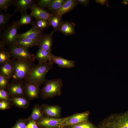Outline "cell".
I'll list each match as a JSON object with an SVG mask.
<instances>
[{
    "instance_id": "cell-40",
    "label": "cell",
    "mask_w": 128,
    "mask_h": 128,
    "mask_svg": "<svg viewBox=\"0 0 128 128\" xmlns=\"http://www.w3.org/2000/svg\"><path fill=\"white\" fill-rule=\"evenodd\" d=\"M122 3L123 4L128 5V0H123L122 2Z\"/></svg>"
},
{
    "instance_id": "cell-11",
    "label": "cell",
    "mask_w": 128,
    "mask_h": 128,
    "mask_svg": "<svg viewBox=\"0 0 128 128\" xmlns=\"http://www.w3.org/2000/svg\"><path fill=\"white\" fill-rule=\"evenodd\" d=\"M39 86L33 82L25 81L24 85L25 94L31 99L37 98L40 92Z\"/></svg>"
},
{
    "instance_id": "cell-20",
    "label": "cell",
    "mask_w": 128,
    "mask_h": 128,
    "mask_svg": "<svg viewBox=\"0 0 128 128\" xmlns=\"http://www.w3.org/2000/svg\"><path fill=\"white\" fill-rule=\"evenodd\" d=\"M43 112L50 117L56 118L60 115L61 111L57 106L46 105L44 107Z\"/></svg>"
},
{
    "instance_id": "cell-25",
    "label": "cell",
    "mask_w": 128,
    "mask_h": 128,
    "mask_svg": "<svg viewBox=\"0 0 128 128\" xmlns=\"http://www.w3.org/2000/svg\"><path fill=\"white\" fill-rule=\"evenodd\" d=\"M33 18L30 14L27 13L22 14L20 19L17 21L18 23L20 26L28 24L32 25L34 23L32 20Z\"/></svg>"
},
{
    "instance_id": "cell-34",
    "label": "cell",
    "mask_w": 128,
    "mask_h": 128,
    "mask_svg": "<svg viewBox=\"0 0 128 128\" xmlns=\"http://www.w3.org/2000/svg\"><path fill=\"white\" fill-rule=\"evenodd\" d=\"M9 93L5 89H0V99L3 100H7L8 98Z\"/></svg>"
},
{
    "instance_id": "cell-1",
    "label": "cell",
    "mask_w": 128,
    "mask_h": 128,
    "mask_svg": "<svg viewBox=\"0 0 128 128\" xmlns=\"http://www.w3.org/2000/svg\"><path fill=\"white\" fill-rule=\"evenodd\" d=\"M53 64L51 61L38 63L31 70L25 81L33 82L40 86L45 82L46 75L52 68Z\"/></svg>"
},
{
    "instance_id": "cell-16",
    "label": "cell",
    "mask_w": 128,
    "mask_h": 128,
    "mask_svg": "<svg viewBox=\"0 0 128 128\" xmlns=\"http://www.w3.org/2000/svg\"><path fill=\"white\" fill-rule=\"evenodd\" d=\"M77 5L76 0H66L59 10L53 13L62 18L63 15L71 11Z\"/></svg>"
},
{
    "instance_id": "cell-37",
    "label": "cell",
    "mask_w": 128,
    "mask_h": 128,
    "mask_svg": "<svg viewBox=\"0 0 128 128\" xmlns=\"http://www.w3.org/2000/svg\"><path fill=\"white\" fill-rule=\"evenodd\" d=\"M26 125L23 121L18 122L13 127V128H26Z\"/></svg>"
},
{
    "instance_id": "cell-27",
    "label": "cell",
    "mask_w": 128,
    "mask_h": 128,
    "mask_svg": "<svg viewBox=\"0 0 128 128\" xmlns=\"http://www.w3.org/2000/svg\"><path fill=\"white\" fill-rule=\"evenodd\" d=\"M42 114L41 108L39 106H34L31 116V120L36 121L40 119L42 117Z\"/></svg>"
},
{
    "instance_id": "cell-24",
    "label": "cell",
    "mask_w": 128,
    "mask_h": 128,
    "mask_svg": "<svg viewBox=\"0 0 128 128\" xmlns=\"http://www.w3.org/2000/svg\"><path fill=\"white\" fill-rule=\"evenodd\" d=\"M15 13L10 14L9 13L0 12V31L4 29L9 21Z\"/></svg>"
},
{
    "instance_id": "cell-32",
    "label": "cell",
    "mask_w": 128,
    "mask_h": 128,
    "mask_svg": "<svg viewBox=\"0 0 128 128\" xmlns=\"http://www.w3.org/2000/svg\"><path fill=\"white\" fill-rule=\"evenodd\" d=\"M9 79L6 76L0 74V89H5L9 84Z\"/></svg>"
},
{
    "instance_id": "cell-26",
    "label": "cell",
    "mask_w": 128,
    "mask_h": 128,
    "mask_svg": "<svg viewBox=\"0 0 128 128\" xmlns=\"http://www.w3.org/2000/svg\"><path fill=\"white\" fill-rule=\"evenodd\" d=\"M66 0H52L51 3L47 8L54 13L59 10Z\"/></svg>"
},
{
    "instance_id": "cell-35",
    "label": "cell",
    "mask_w": 128,
    "mask_h": 128,
    "mask_svg": "<svg viewBox=\"0 0 128 128\" xmlns=\"http://www.w3.org/2000/svg\"><path fill=\"white\" fill-rule=\"evenodd\" d=\"M26 128H38L36 121L31 120L26 125Z\"/></svg>"
},
{
    "instance_id": "cell-33",
    "label": "cell",
    "mask_w": 128,
    "mask_h": 128,
    "mask_svg": "<svg viewBox=\"0 0 128 128\" xmlns=\"http://www.w3.org/2000/svg\"><path fill=\"white\" fill-rule=\"evenodd\" d=\"M52 0H40L36 1L37 5L39 7L41 8H48Z\"/></svg>"
},
{
    "instance_id": "cell-41",
    "label": "cell",
    "mask_w": 128,
    "mask_h": 128,
    "mask_svg": "<svg viewBox=\"0 0 128 128\" xmlns=\"http://www.w3.org/2000/svg\"><path fill=\"white\" fill-rule=\"evenodd\" d=\"M63 128H69V127H68V126L64 127Z\"/></svg>"
},
{
    "instance_id": "cell-13",
    "label": "cell",
    "mask_w": 128,
    "mask_h": 128,
    "mask_svg": "<svg viewBox=\"0 0 128 128\" xmlns=\"http://www.w3.org/2000/svg\"><path fill=\"white\" fill-rule=\"evenodd\" d=\"M50 61L61 68H72L75 66L74 60L67 59L61 57L56 56L51 53Z\"/></svg>"
},
{
    "instance_id": "cell-23",
    "label": "cell",
    "mask_w": 128,
    "mask_h": 128,
    "mask_svg": "<svg viewBox=\"0 0 128 128\" xmlns=\"http://www.w3.org/2000/svg\"><path fill=\"white\" fill-rule=\"evenodd\" d=\"M49 21L51 26L53 28V31L55 32L59 30L60 27L63 21L62 18L57 16L53 13Z\"/></svg>"
},
{
    "instance_id": "cell-31",
    "label": "cell",
    "mask_w": 128,
    "mask_h": 128,
    "mask_svg": "<svg viewBox=\"0 0 128 128\" xmlns=\"http://www.w3.org/2000/svg\"><path fill=\"white\" fill-rule=\"evenodd\" d=\"M71 128H95L91 123L87 121L71 126Z\"/></svg>"
},
{
    "instance_id": "cell-15",
    "label": "cell",
    "mask_w": 128,
    "mask_h": 128,
    "mask_svg": "<svg viewBox=\"0 0 128 128\" xmlns=\"http://www.w3.org/2000/svg\"><path fill=\"white\" fill-rule=\"evenodd\" d=\"M13 82L8 86V92L10 95L14 96H20L25 94L24 85L21 81Z\"/></svg>"
},
{
    "instance_id": "cell-21",
    "label": "cell",
    "mask_w": 128,
    "mask_h": 128,
    "mask_svg": "<svg viewBox=\"0 0 128 128\" xmlns=\"http://www.w3.org/2000/svg\"><path fill=\"white\" fill-rule=\"evenodd\" d=\"M39 41L27 38L18 39L14 44L28 49L30 47L38 46Z\"/></svg>"
},
{
    "instance_id": "cell-19",
    "label": "cell",
    "mask_w": 128,
    "mask_h": 128,
    "mask_svg": "<svg viewBox=\"0 0 128 128\" xmlns=\"http://www.w3.org/2000/svg\"><path fill=\"white\" fill-rule=\"evenodd\" d=\"M6 45L2 40L0 41V64L1 65L12 59L11 55L7 49L5 48Z\"/></svg>"
},
{
    "instance_id": "cell-29",
    "label": "cell",
    "mask_w": 128,
    "mask_h": 128,
    "mask_svg": "<svg viewBox=\"0 0 128 128\" xmlns=\"http://www.w3.org/2000/svg\"><path fill=\"white\" fill-rule=\"evenodd\" d=\"M14 0H0V11L7 12L9 8L13 5Z\"/></svg>"
},
{
    "instance_id": "cell-3",
    "label": "cell",
    "mask_w": 128,
    "mask_h": 128,
    "mask_svg": "<svg viewBox=\"0 0 128 128\" xmlns=\"http://www.w3.org/2000/svg\"><path fill=\"white\" fill-rule=\"evenodd\" d=\"M63 84L62 80L60 78L46 80L41 91V95L48 98L60 95Z\"/></svg>"
},
{
    "instance_id": "cell-28",
    "label": "cell",
    "mask_w": 128,
    "mask_h": 128,
    "mask_svg": "<svg viewBox=\"0 0 128 128\" xmlns=\"http://www.w3.org/2000/svg\"><path fill=\"white\" fill-rule=\"evenodd\" d=\"M34 24L38 29L42 31L51 26L49 22L43 19H36L34 22Z\"/></svg>"
},
{
    "instance_id": "cell-4",
    "label": "cell",
    "mask_w": 128,
    "mask_h": 128,
    "mask_svg": "<svg viewBox=\"0 0 128 128\" xmlns=\"http://www.w3.org/2000/svg\"><path fill=\"white\" fill-rule=\"evenodd\" d=\"M13 59L34 62L35 55L31 54L28 49L15 44L9 46L7 48Z\"/></svg>"
},
{
    "instance_id": "cell-7",
    "label": "cell",
    "mask_w": 128,
    "mask_h": 128,
    "mask_svg": "<svg viewBox=\"0 0 128 128\" xmlns=\"http://www.w3.org/2000/svg\"><path fill=\"white\" fill-rule=\"evenodd\" d=\"M69 117L62 118L50 117L44 118L39 120L38 124L40 126L45 128L59 127Z\"/></svg>"
},
{
    "instance_id": "cell-9",
    "label": "cell",
    "mask_w": 128,
    "mask_h": 128,
    "mask_svg": "<svg viewBox=\"0 0 128 128\" xmlns=\"http://www.w3.org/2000/svg\"><path fill=\"white\" fill-rule=\"evenodd\" d=\"M88 116V113L84 112L77 114L70 117L64 122L59 127H64L72 126L87 121Z\"/></svg>"
},
{
    "instance_id": "cell-18",
    "label": "cell",
    "mask_w": 128,
    "mask_h": 128,
    "mask_svg": "<svg viewBox=\"0 0 128 128\" xmlns=\"http://www.w3.org/2000/svg\"><path fill=\"white\" fill-rule=\"evenodd\" d=\"M14 60L10 61L0 65V74L7 77L11 78L13 74Z\"/></svg>"
},
{
    "instance_id": "cell-5",
    "label": "cell",
    "mask_w": 128,
    "mask_h": 128,
    "mask_svg": "<svg viewBox=\"0 0 128 128\" xmlns=\"http://www.w3.org/2000/svg\"><path fill=\"white\" fill-rule=\"evenodd\" d=\"M20 27L17 21H14L0 33V38L6 45L9 46L15 43L18 40V31Z\"/></svg>"
},
{
    "instance_id": "cell-42",
    "label": "cell",
    "mask_w": 128,
    "mask_h": 128,
    "mask_svg": "<svg viewBox=\"0 0 128 128\" xmlns=\"http://www.w3.org/2000/svg\"><path fill=\"white\" fill-rule=\"evenodd\" d=\"M59 128V127H53V128Z\"/></svg>"
},
{
    "instance_id": "cell-17",
    "label": "cell",
    "mask_w": 128,
    "mask_h": 128,
    "mask_svg": "<svg viewBox=\"0 0 128 128\" xmlns=\"http://www.w3.org/2000/svg\"><path fill=\"white\" fill-rule=\"evenodd\" d=\"M75 26L73 22L63 21L59 31L65 36L73 35L75 33Z\"/></svg>"
},
{
    "instance_id": "cell-2",
    "label": "cell",
    "mask_w": 128,
    "mask_h": 128,
    "mask_svg": "<svg viewBox=\"0 0 128 128\" xmlns=\"http://www.w3.org/2000/svg\"><path fill=\"white\" fill-rule=\"evenodd\" d=\"M13 60V73L11 78L14 81L17 82L25 80L36 64L33 62L30 61L18 59Z\"/></svg>"
},
{
    "instance_id": "cell-8",
    "label": "cell",
    "mask_w": 128,
    "mask_h": 128,
    "mask_svg": "<svg viewBox=\"0 0 128 128\" xmlns=\"http://www.w3.org/2000/svg\"><path fill=\"white\" fill-rule=\"evenodd\" d=\"M30 9V15L36 19L44 20L49 22L53 14L39 7L35 3L32 5Z\"/></svg>"
},
{
    "instance_id": "cell-14",
    "label": "cell",
    "mask_w": 128,
    "mask_h": 128,
    "mask_svg": "<svg viewBox=\"0 0 128 128\" xmlns=\"http://www.w3.org/2000/svg\"><path fill=\"white\" fill-rule=\"evenodd\" d=\"M54 32L41 36L38 44L39 48L45 50L51 53L53 43V35Z\"/></svg>"
},
{
    "instance_id": "cell-10",
    "label": "cell",
    "mask_w": 128,
    "mask_h": 128,
    "mask_svg": "<svg viewBox=\"0 0 128 128\" xmlns=\"http://www.w3.org/2000/svg\"><path fill=\"white\" fill-rule=\"evenodd\" d=\"M36 0H14L13 5L15 7L14 12H18L23 14L27 13V11L30 9L32 5Z\"/></svg>"
},
{
    "instance_id": "cell-12",
    "label": "cell",
    "mask_w": 128,
    "mask_h": 128,
    "mask_svg": "<svg viewBox=\"0 0 128 128\" xmlns=\"http://www.w3.org/2000/svg\"><path fill=\"white\" fill-rule=\"evenodd\" d=\"M32 27L27 32L21 34H19L18 39L27 38L39 41L43 35V31L39 30L34 24Z\"/></svg>"
},
{
    "instance_id": "cell-39",
    "label": "cell",
    "mask_w": 128,
    "mask_h": 128,
    "mask_svg": "<svg viewBox=\"0 0 128 128\" xmlns=\"http://www.w3.org/2000/svg\"><path fill=\"white\" fill-rule=\"evenodd\" d=\"M95 1L96 3H100L103 5H106L109 8V5L108 4L109 0H95Z\"/></svg>"
},
{
    "instance_id": "cell-36",
    "label": "cell",
    "mask_w": 128,
    "mask_h": 128,
    "mask_svg": "<svg viewBox=\"0 0 128 128\" xmlns=\"http://www.w3.org/2000/svg\"><path fill=\"white\" fill-rule=\"evenodd\" d=\"M8 103L5 101H1L0 102V110H5L9 106Z\"/></svg>"
},
{
    "instance_id": "cell-38",
    "label": "cell",
    "mask_w": 128,
    "mask_h": 128,
    "mask_svg": "<svg viewBox=\"0 0 128 128\" xmlns=\"http://www.w3.org/2000/svg\"><path fill=\"white\" fill-rule=\"evenodd\" d=\"M77 5L80 4L85 6L89 4L90 0H76Z\"/></svg>"
},
{
    "instance_id": "cell-6",
    "label": "cell",
    "mask_w": 128,
    "mask_h": 128,
    "mask_svg": "<svg viewBox=\"0 0 128 128\" xmlns=\"http://www.w3.org/2000/svg\"><path fill=\"white\" fill-rule=\"evenodd\" d=\"M107 128H128V112L113 115L108 122Z\"/></svg>"
},
{
    "instance_id": "cell-22",
    "label": "cell",
    "mask_w": 128,
    "mask_h": 128,
    "mask_svg": "<svg viewBox=\"0 0 128 128\" xmlns=\"http://www.w3.org/2000/svg\"><path fill=\"white\" fill-rule=\"evenodd\" d=\"M51 53L39 48L35 55V58L38 60L39 63H41L50 61Z\"/></svg>"
},
{
    "instance_id": "cell-30",
    "label": "cell",
    "mask_w": 128,
    "mask_h": 128,
    "mask_svg": "<svg viewBox=\"0 0 128 128\" xmlns=\"http://www.w3.org/2000/svg\"><path fill=\"white\" fill-rule=\"evenodd\" d=\"M13 101L15 105L20 107H24L27 104V100L25 98L22 97H15L13 99Z\"/></svg>"
}]
</instances>
